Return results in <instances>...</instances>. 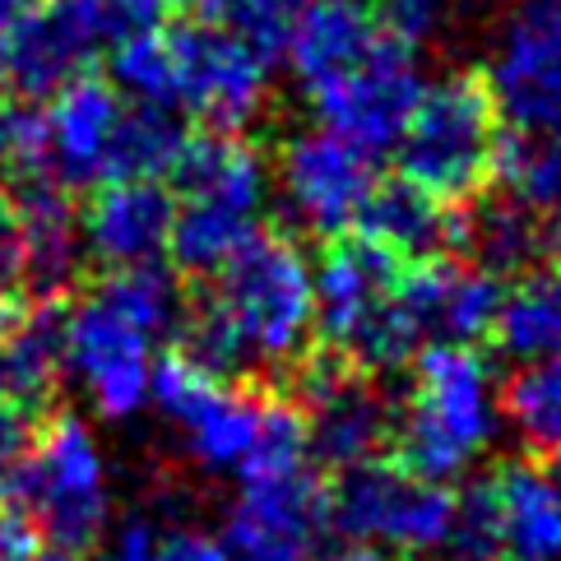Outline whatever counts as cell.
<instances>
[{
    "instance_id": "6da1fadb",
    "label": "cell",
    "mask_w": 561,
    "mask_h": 561,
    "mask_svg": "<svg viewBox=\"0 0 561 561\" xmlns=\"http://www.w3.org/2000/svg\"><path fill=\"white\" fill-rule=\"evenodd\" d=\"M186 357L214 376L284 371L302 363L316 339V288L311 260L293 237L255 232L224 270L209 278V293L182 311Z\"/></svg>"
},
{
    "instance_id": "7a4b0ae2",
    "label": "cell",
    "mask_w": 561,
    "mask_h": 561,
    "mask_svg": "<svg viewBox=\"0 0 561 561\" xmlns=\"http://www.w3.org/2000/svg\"><path fill=\"white\" fill-rule=\"evenodd\" d=\"M182 311V288L163 265L107 270L66 307V376L103 417L126 423L149 404L158 344L176 334Z\"/></svg>"
},
{
    "instance_id": "3957f363",
    "label": "cell",
    "mask_w": 561,
    "mask_h": 561,
    "mask_svg": "<svg viewBox=\"0 0 561 561\" xmlns=\"http://www.w3.org/2000/svg\"><path fill=\"white\" fill-rule=\"evenodd\" d=\"M149 404L182 436L186 455L209 473H270L307 465L302 413L278 399L242 390L232 376H214L186 353L153 367Z\"/></svg>"
},
{
    "instance_id": "277c9868",
    "label": "cell",
    "mask_w": 561,
    "mask_h": 561,
    "mask_svg": "<svg viewBox=\"0 0 561 561\" xmlns=\"http://www.w3.org/2000/svg\"><path fill=\"white\" fill-rule=\"evenodd\" d=\"M501 427V394L488 357L473 344H423L413 353V386L394 413L399 465L450 483L483 455Z\"/></svg>"
},
{
    "instance_id": "5b68a950",
    "label": "cell",
    "mask_w": 561,
    "mask_h": 561,
    "mask_svg": "<svg viewBox=\"0 0 561 561\" xmlns=\"http://www.w3.org/2000/svg\"><path fill=\"white\" fill-rule=\"evenodd\" d=\"M176 214L168 255L182 274L214 278L260 232L270 205V168L242 135H191L172 168Z\"/></svg>"
},
{
    "instance_id": "8992f818",
    "label": "cell",
    "mask_w": 561,
    "mask_h": 561,
    "mask_svg": "<svg viewBox=\"0 0 561 561\" xmlns=\"http://www.w3.org/2000/svg\"><path fill=\"white\" fill-rule=\"evenodd\" d=\"M399 270L404 260L376 247L371 237H339L325 260L311 265L316 334H325V344L363 371L404 367L423 348L399 307Z\"/></svg>"
},
{
    "instance_id": "52a82bcc",
    "label": "cell",
    "mask_w": 561,
    "mask_h": 561,
    "mask_svg": "<svg viewBox=\"0 0 561 561\" xmlns=\"http://www.w3.org/2000/svg\"><path fill=\"white\" fill-rule=\"evenodd\" d=\"M501 116L478 75H446L423 84L404 130L394 139L399 176L440 205H465L492 182Z\"/></svg>"
},
{
    "instance_id": "ba28073f",
    "label": "cell",
    "mask_w": 561,
    "mask_h": 561,
    "mask_svg": "<svg viewBox=\"0 0 561 561\" xmlns=\"http://www.w3.org/2000/svg\"><path fill=\"white\" fill-rule=\"evenodd\" d=\"M14 511L56 552H89L112 525L107 465L84 417L56 413L37 423V436L14 478Z\"/></svg>"
},
{
    "instance_id": "9c48e42d",
    "label": "cell",
    "mask_w": 561,
    "mask_h": 561,
    "mask_svg": "<svg viewBox=\"0 0 561 561\" xmlns=\"http://www.w3.org/2000/svg\"><path fill=\"white\" fill-rule=\"evenodd\" d=\"M455 506L459 501L446 483H432L386 459H363L353 469H339V488L330 492V525L363 548L432 552L446 543Z\"/></svg>"
},
{
    "instance_id": "30bf717a",
    "label": "cell",
    "mask_w": 561,
    "mask_h": 561,
    "mask_svg": "<svg viewBox=\"0 0 561 561\" xmlns=\"http://www.w3.org/2000/svg\"><path fill=\"white\" fill-rule=\"evenodd\" d=\"M172 75H176V112H191L218 135H242L274 93V56L251 47L224 24L195 19L168 33Z\"/></svg>"
},
{
    "instance_id": "8fae6325",
    "label": "cell",
    "mask_w": 561,
    "mask_h": 561,
    "mask_svg": "<svg viewBox=\"0 0 561 561\" xmlns=\"http://www.w3.org/2000/svg\"><path fill=\"white\" fill-rule=\"evenodd\" d=\"M376 182V153L325 126H311L284 139L270 186H278V199L297 228L339 242L357 228Z\"/></svg>"
},
{
    "instance_id": "7c38bea8",
    "label": "cell",
    "mask_w": 561,
    "mask_h": 561,
    "mask_svg": "<svg viewBox=\"0 0 561 561\" xmlns=\"http://www.w3.org/2000/svg\"><path fill=\"white\" fill-rule=\"evenodd\" d=\"M423 84L427 79L423 66H417V47L399 43L380 24L371 51H363L348 70H339L320 89H311L307 103L316 112V126L353 139L367 153H386L394 149Z\"/></svg>"
},
{
    "instance_id": "4fadbf2b",
    "label": "cell",
    "mask_w": 561,
    "mask_h": 561,
    "mask_svg": "<svg viewBox=\"0 0 561 561\" xmlns=\"http://www.w3.org/2000/svg\"><path fill=\"white\" fill-rule=\"evenodd\" d=\"M112 47L103 0H37L0 37V75L19 103H47Z\"/></svg>"
},
{
    "instance_id": "5bb4252c",
    "label": "cell",
    "mask_w": 561,
    "mask_h": 561,
    "mask_svg": "<svg viewBox=\"0 0 561 561\" xmlns=\"http://www.w3.org/2000/svg\"><path fill=\"white\" fill-rule=\"evenodd\" d=\"M330 529V492L311 465L247 473L218 543L232 561H311Z\"/></svg>"
},
{
    "instance_id": "9a60e30c",
    "label": "cell",
    "mask_w": 561,
    "mask_h": 561,
    "mask_svg": "<svg viewBox=\"0 0 561 561\" xmlns=\"http://www.w3.org/2000/svg\"><path fill=\"white\" fill-rule=\"evenodd\" d=\"M483 84L515 130H561V0H515Z\"/></svg>"
},
{
    "instance_id": "2e32d148",
    "label": "cell",
    "mask_w": 561,
    "mask_h": 561,
    "mask_svg": "<svg viewBox=\"0 0 561 561\" xmlns=\"http://www.w3.org/2000/svg\"><path fill=\"white\" fill-rule=\"evenodd\" d=\"M297 413H302L307 450L334 469H353L363 459H376V450L386 446L394 427V409L371 386V371L353 363H325L307 371Z\"/></svg>"
},
{
    "instance_id": "e0dca14e",
    "label": "cell",
    "mask_w": 561,
    "mask_h": 561,
    "mask_svg": "<svg viewBox=\"0 0 561 561\" xmlns=\"http://www.w3.org/2000/svg\"><path fill=\"white\" fill-rule=\"evenodd\" d=\"M501 278L473 260L423 255L399 270V307L423 344H478L492 334Z\"/></svg>"
},
{
    "instance_id": "ac0fdd59",
    "label": "cell",
    "mask_w": 561,
    "mask_h": 561,
    "mask_svg": "<svg viewBox=\"0 0 561 561\" xmlns=\"http://www.w3.org/2000/svg\"><path fill=\"white\" fill-rule=\"evenodd\" d=\"M10 199L19 209V293L24 297H66L84 270L75 191L51 182L47 172H14Z\"/></svg>"
},
{
    "instance_id": "d6986e66",
    "label": "cell",
    "mask_w": 561,
    "mask_h": 561,
    "mask_svg": "<svg viewBox=\"0 0 561 561\" xmlns=\"http://www.w3.org/2000/svg\"><path fill=\"white\" fill-rule=\"evenodd\" d=\"M126 98L107 79L79 75L56 89L43 107V172L66 191H84L107 182L112 139Z\"/></svg>"
},
{
    "instance_id": "ffe728a7",
    "label": "cell",
    "mask_w": 561,
    "mask_h": 561,
    "mask_svg": "<svg viewBox=\"0 0 561 561\" xmlns=\"http://www.w3.org/2000/svg\"><path fill=\"white\" fill-rule=\"evenodd\" d=\"M176 199L163 182H139V176H116L98 182L93 199L79 214V237L84 255L103 270H135L158 265L168 255Z\"/></svg>"
},
{
    "instance_id": "44dd1931",
    "label": "cell",
    "mask_w": 561,
    "mask_h": 561,
    "mask_svg": "<svg viewBox=\"0 0 561 561\" xmlns=\"http://www.w3.org/2000/svg\"><path fill=\"white\" fill-rule=\"evenodd\" d=\"M511 561H561V483L534 465H506L478 483Z\"/></svg>"
},
{
    "instance_id": "7402d4cb",
    "label": "cell",
    "mask_w": 561,
    "mask_h": 561,
    "mask_svg": "<svg viewBox=\"0 0 561 561\" xmlns=\"http://www.w3.org/2000/svg\"><path fill=\"white\" fill-rule=\"evenodd\" d=\"M10 399L43 409L66 376V302L61 297H28L0 330Z\"/></svg>"
},
{
    "instance_id": "603a6c76",
    "label": "cell",
    "mask_w": 561,
    "mask_h": 561,
    "mask_svg": "<svg viewBox=\"0 0 561 561\" xmlns=\"http://www.w3.org/2000/svg\"><path fill=\"white\" fill-rule=\"evenodd\" d=\"M357 228L399 260H423L459 237V214L455 205H440L436 195L399 176V182H376Z\"/></svg>"
},
{
    "instance_id": "cb8c5ba5",
    "label": "cell",
    "mask_w": 561,
    "mask_h": 561,
    "mask_svg": "<svg viewBox=\"0 0 561 561\" xmlns=\"http://www.w3.org/2000/svg\"><path fill=\"white\" fill-rule=\"evenodd\" d=\"M492 334L515 363H538V357L561 353V265L519 270L511 288H501Z\"/></svg>"
},
{
    "instance_id": "d4e9b609",
    "label": "cell",
    "mask_w": 561,
    "mask_h": 561,
    "mask_svg": "<svg viewBox=\"0 0 561 561\" xmlns=\"http://www.w3.org/2000/svg\"><path fill=\"white\" fill-rule=\"evenodd\" d=\"M186 126L182 112L172 107H149V103H126L122 122H116L112 139V163H107V182L116 176H139V182H163L172 176L176 158L186 149Z\"/></svg>"
},
{
    "instance_id": "484cf974",
    "label": "cell",
    "mask_w": 561,
    "mask_h": 561,
    "mask_svg": "<svg viewBox=\"0 0 561 561\" xmlns=\"http://www.w3.org/2000/svg\"><path fill=\"white\" fill-rule=\"evenodd\" d=\"M492 176H501L515 209L561 214V130H515L501 139Z\"/></svg>"
},
{
    "instance_id": "4316f807",
    "label": "cell",
    "mask_w": 561,
    "mask_h": 561,
    "mask_svg": "<svg viewBox=\"0 0 561 561\" xmlns=\"http://www.w3.org/2000/svg\"><path fill=\"white\" fill-rule=\"evenodd\" d=\"M501 417L538 455H561V353L519 363L501 394Z\"/></svg>"
},
{
    "instance_id": "83f0119b",
    "label": "cell",
    "mask_w": 561,
    "mask_h": 561,
    "mask_svg": "<svg viewBox=\"0 0 561 561\" xmlns=\"http://www.w3.org/2000/svg\"><path fill=\"white\" fill-rule=\"evenodd\" d=\"M107 84L126 103L172 107L176 112V75H172V43L163 28L126 33L107 47Z\"/></svg>"
},
{
    "instance_id": "f1b7e54d",
    "label": "cell",
    "mask_w": 561,
    "mask_h": 561,
    "mask_svg": "<svg viewBox=\"0 0 561 561\" xmlns=\"http://www.w3.org/2000/svg\"><path fill=\"white\" fill-rule=\"evenodd\" d=\"M459 247L469 251V260L488 274H519L529 270V260L538 251V228L534 214L501 205V209H478L469 218H459Z\"/></svg>"
},
{
    "instance_id": "f546056e",
    "label": "cell",
    "mask_w": 561,
    "mask_h": 561,
    "mask_svg": "<svg viewBox=\"0 0 561 561\" xmlns=\"http://www.w3.org/2000/svg\"><path fill=\"white\" fill-rule=\"evenodd\" d=\"M450 552V561H511L506 548H501L496 538V525L492 515L483 506V496H478V488L455 506V525L446 534V543H440Z\"/></svg>"
},
{
    "instance_id": "4dcf8cb0",
    "label": "cell",
    "mask_w": 561,
    "mask_h": 561,
    "mask_svg": "<svg viewBox=\"0 0 561 561\" xmlns=\"http://www.w3.org/2000/svg\"><path fill=\"white\" fill-rule=\"evenodd\" d=\"M33 436H37V409L0 399V506H5L14 492V478L33 446Z\"/></svg>"
},
{
    "instance_id": "1f68e13d",
    "label": "cell",
    "mask_w": 561,
    "mask_h": 561,
    "mask_svg": "<svg viewBox=\"0 0 561 561\" xmlns=\"http://www.w3.org/2000/svg\"><path fill=\"white\" fill-rule=\"evenodd\" d=\"M158 543H163V534L153 519L126 515L103 529V538L93 543V561H158Z\"/></svg>"
},
{
    "instance_id": "d6a6232c",
    "label": "cell",
    "mask_w": 561,
    "mask_h": 561,
    "mask_svg": "<svg viewBox=\"0 0 561 561\" xmlns=\"http://www.w3.org/2000/svg\"><path fill=\"white\" fill-rule=\"evenodd\" d=\"M376 19L386 24L390 37H399V43L423 47L427 37L436 33V24H440V5L436 0H380Z\"/></svg>"
},
{
    "instance_id": "836d02e7",
    "label": "cell",
    "mask_w": 561,
    "mask_h": 561,
    "mask_svg": "<svg viewBox=\"0 0 561 561\" xmlns=\"http://www.w3.org/2000/svg\"><path fill=\"white\" fill-rule=\"evenodd\" d=\"M107 10V24H112V43L126 33H145V28H158L163 14L172 10L168 0H103Z\"/></svg>"
},
{
    "instance_id": "e575fe53",
    "label": "cell",
    "mask_w": 561,
    "mask_h": 561,
    "mask_svg": "<svg viewBox=\"0 0 561 561\" xmlns=\"http://www.w3.org/2000/svg\"><path fill=\"white\" fill-rule=\"evenodd\" d=\"M158 561H232L228 548L209 534H195V529H176L158 543Z\"/></svg>"
},
{
    "instance_id": "d590c367",
    "label": "cell",
    "mask_w": 561,
    "mask_h": 561,
    "mask_svg": "<svg viewBox=\"0 0 561 561\" xmlns=\"http://www.w3.org/2000/svg\"><path fill=\"white\" fill-rule=\"evenodd\" d=\"M37 534L14 506H0V561H33Z\"/></svg>"
},
{
    "instance_id": "8d00e7d4",
    "label": "cell",
    "mask_w": 561,
    "mask_h": 561,
    "mask_svg": "<svg viewBox=\"0 0 561 561\" xmlns=\"http://www.w3.org/2000/svg\"><path fill=\"white\" fill-rule=\"evenodd\" d=\"M0 270H10L19 284V209L5 191H0Z\"/></svg>"
},
{
    "instance_id": "74e56055",
    "label": "cell",
    "mask_w": 561,
    "mask_h": 561,
    "mask_svg": "<svg viewBox=\"0 0 561 561\" xmlns=\"http://www.w3.org/2000/svg\"><path fill=\"white\" fill-rule=\"evenodd\" d=\"M19 302H24V293H19L14 274H10V270H0V330L10 325V316L19 311Z\"/></svg>"
},
{
    "instance_id": "f35d334b",
    "label": "cell",
    "mask_w": 561,
    "mask_h": 561,
    "mask_svg": "<svg viewBox=\"0 0 561 561\" xmlns=\"http://www.w3.org/2000/svg\"><path fill=\"white\" fill-rule=\"evenodd\" d=\"M311 561H386V557H380V548L348 543V548H334V552H316Z\"/></svg>"
},
{
    "instance_id": "ab89813d",
    "label": "cell",
    "mask_w": 561,
    "mask_h": 561,
    "mask_svg": "<svg viewBox=\"0 0 561 561\" xmlns=\"http://www.w3.org/2000/svg\"><path fill=\"white\" fill-rule=\"evenodd\" d=\"M33 5H37V0H0V37H5Z\"/></svg>"
},
{
    "instance_id": "60d3db41",
    "label": "cell",
    "mask_w": 561,
    "mask_h": 561,
    "mask_svg": "<svg viewBox=\"0 0 561 561\" xmlns=\"http://www.w3.org/2000/svg\"><path fill=\"white\" fill-rule=\"evenodd\" d=\"M168 5H182L191 19H205V24H214L218 10H224V0H168Z\"/></svg>"
},
{
    "instance_id": "b9f144b4",
    "label": "cell",
    "mask_w": 561,
    "mask_h": 561,
    "mask_svg": "<svg viewBox=\"0 0 561 561\" xmlns=\"http://www.w3.org/2000/svg\"><path fill=\"white\" fill-rule=\"evenodd\" d=\"M10 176V139H5V107H0V182Z\"/></svg>"
},
{
    "instance_id": "7bdbcfd3",
    "label": "cell",
    "mask_w": 561,
    "mask_h": 561,
    "mask_svg": "<svg viewBox=\"0 0 561 561\" xmlns=\"http://www.w3.org/2000/svg\"><path fill=\"white\" fill-rule=\"evenodd\" d=\"M548 247H552L557 265H561V214H552V228H548Z\"/></svg>"
},
{
    "instance_id": "ee69618b",
    "label": "cell",
    "mask_w": 561,
    "mask_h": 561,
    "mask_svg": "<svg viewBox=\"0 0 561 561\" xmlns=\"http://www.w3.org/2000/svg\"><path fill=\"white\" fill-rule=\"evenodd\" d=\"M0 399H10V380H5V357H0Z\"/></svg>"
},
{
    "instance_id": "f6af8a7d",
    "label": "cell",
    "mask_w": 561,
    "mask_h": 561,
    "mask_svg": "<svg viewBox=\"0 0 561 561\" xmlns=\"http://www.w3.org/2000/svg\"><path fill=\"white\" fill-rule=\"evenodd\" d=\"M557 459H561V455H557ZM557 483H561V469H557Z\"/></svg>"
},
{
    "instance_id": "bcb514c9",
    "label": "cell",
    "mask_w": 561,
    "mask_h": 561,
    "mask_svg": "<svg viewBox=\"0 0 561 561\" xmlns=\"http://www.w3.org/2000/svg\"><path fill=\"white\" fill-rule=\"evenodd\" d=\"M297 5H307V0H297Z\"/></svg>"
}]
</instances>
